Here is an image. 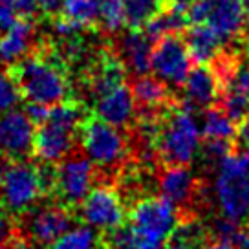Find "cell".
<instances>
[{
  "label": "cell",
  "instance_id": "6da1fadb",
  "mask_svg": "<svg viewBox=\"0 0 249 249\" xmlns=\"http://www.w3.org/2000/svg\"><path fill=\"white\" fill-rule=\"evenodd\" d=\"M68 66L52 44L35 46L33 52L9 66L20 95L26 103H42L53 107L66 101L71 90Z\"/></svg>",
  "mask_w": 249,
  "mask_h": 249
},
{
  "label": "cell",
  "instance_id": "7a4b0ae2",
  "mask_svg": "<svg viewBox=\"0 0 249 249\" xmlns=\"http://www.w3.org/2000/svg\"><path fill=\"white\" fill-rule=\"evenodd\" d=\"M200 138L202 130L196 123L193 108L172 101L161 110L156 134V154L163 167L191 163L202 148Z\"/></svg>",
  "mask_w": 249,
  "mask_h": 249
},
{
  "label": "cell",
  "instance_id": "3957f363",
  "mask_svg": "<svg viewBox=\"0 0 249 249\" xmlns=\"http://www.w3.org/2000/svg\"><path fill=\"white\" fill-rule=\"evenodd\" d=\"M86 117L88 114L81 101L66 99L53 105L46 119L35 128L33 156L39 161L59 163L70 154L77 136H81Z\"/></svg>",
  "mask_w": 249,
  "mask_h": 249
},
{
  "label": "cell",
  "instance_id": "277c9868",
  "mask_svg": "<svg viewBox=\"0 0 249 249\" xmlns=\"http://www.w3.org/2000/svg\"><path fill=\"white\" fill-rule=\"evenodd\" d=\"M214 202L222 218L242 224L249 218V150L231 152L216 169Z\"/></svg>",
  "mask_w": 249,
  "mask_h": 249
},
{
  "label": "cell",
  "instance_id": "5b68a950",
  "mask_svg": "<svg viewBox=\"0 0 249 249\" xmlns=\"http://www.w3.org/2000/svg\"><path fill=\"white\" fill-rule=\"evenodd\" d=\"M44 195L37 163L0 154V205L9 214L33 209Z\"/></svg>",
  "mask_w": 249,
  "mask_h": 249
},
{
  "label": "cell",
  "instance_id": "8992f818",
  "mask_svg": "<svg viewBox=\"0 0 249 249\" xmlns=\"http://www.w3.org/2000/svg\"><path fill=\"white\" fill-rule=\"evenodd\" d=\"M81 143L85 154L99 169H116L126 158V141L121 130L99 117H86L81 128Z\"/></svg>",
  "mask_w": 249,
  "mask_h": 249
},
{
  "label": "cell",
  "instance_id": "52a82bcc",
  "mask_svg": "<svg viewBox=\"0 0 249 249\" xmlns=\"http://www.w3.org/2000/svg\"><path fill=\"white\" fill-rule=\"evenodd\" d=\"M130 226L150 240L165 246L179 224L178 207L163 196H145L128 213Z\"/></svg>",
  "mask_w": 249,
  "mask_h": 249
},
{
  "label": "cell",
  "instance_id": "ba28073f",
  "mask_svg": "<svg viewBox=\"0 0 249 249\" xmlns=\"http://www.w3.org/2000/svg\"><path fill=\"white\" fill-rule=\"evenodd\" d=\"M95 165L90 161L88 156L68 154L57 163V176H55L53 196L59 203L66 207H79L88 193L93 189L95 181Z\"/></svg>",
  "mask_w": 249,
  "mask_h": 249
},
{
  "label": "cell",
  "instance_id": "9c48e42d",
  "mask_svg": "<svg viewBox=\"0 0 249 249\" xmlns=\"http://www.w3.org/2000/svg\"><path fill=\"white\" fill-rule=\"evenodd\" d=\"M79 216L86 226L97 231L114 233L116 229L123 227L126 211L116 189H112L110 185H97L81 202Z\"/></svg>",
  "mask_w": 249,
  "mask_h": 249
},
{
  "label": "cell",
  "instance_id": "30bf717a",
  "mask_svg": "<svg viewBox=\"0 0 249 249\" xmlns=\"http://www.w3.org/2000/svg\"><path fill=\"white\" fill-rule=\"evenodd\" d=\"M193 55L181 35H167L156 40L150 57V70L169 86H181L191 71Z\"/></svg>",
  "mask_w": 249,
  "mask_h": 249
},
{
  "label": "cell",
  "instance_id": "8fae6325",
  "mask_svg": "<svg viewBox=\"0 0 249 249\" xmlns=\"http://www.w3.org/2000/svg\"><path fill=\"white\" fill-rule=\"evenodd\" d=\"M26 214L24 229L26 236L35 246H50L53 244L62 233H66L71 227L73 216L71 209L57 203V205H40L33 207Z\"/></svg>",
  "mask_w": 249,
  "mask_h": 249
},
{
  "label": "cell",
  "instance_id": "7c38bea8",
  "mask_svg": "<svg viewBox=\"0 0 249 249\" xmlns=\"http://www.w3.org/2000/svg\"><path fill=\"white\" fill-rule=\"evenodd\" d=\"M35 124L24 110H9L0 116V154L24 160L33 154Z\"/></svg>",
  "mask_w": 249,
  "mask_h": 249
},
{
  "label": "cell",
  "instance_id": "4fadbf2b",
  "mask_svg": "<svg viewBox=\"0 0 249 249\" xmlns=\"http://www.w3.org/2000/svg\"><path fill=\"white\" fill-rule=\"evenodd\" d=\"M124 71L126 66L121 57L112 53L108 50H101L99 53L92 57L90 64L85 70V86L93 99L101 97L103 93L116 88L124 83Z\"/></svg>",
  "mask_w": 249,
  "mask_h": 249
},
{
  "label": "cell",
  "instance_id": "5bb4252c",
  "mask_svg": "<svg viewBox=\"0 0 249 249\" xmlns=\"http://www.w3.org/2000/svg\"><path fill=\"white\" fill-rule=\"evenodd\" d=\"M220 79L211 64H198L189 71L183 83V105L193 110H205L220 101Z\"/></svg>",
  "mask_w": 249,
  "mask_h": 249
},
{
  "label": "cell",
  "instance_id": "9a60e30c",
  "mask_svg": "<svg viewBox=\"0 0 249 249\" xmlns=\"http://www.w3.org/2000/svg\"><path fill=\"white\" fill-rule=\"evenodd\" d=\"M205 22L214 28L224 42H236L244 37V31L248 28V9L242 0H213Z\"/></svg>",
  "mask_w": 249,
  "mask_h": 249
},
{
  "label": "cell",
  "instance_id": "2e32d148",
  "mask_svg": "<svg viewBox=\"0 0 249 249\" xmlns=\"http://www.w3.org/2000/svg\"><path fill=\"white\" fill-rule=\"evenodd\" d=\"M136 107L138 105L134 99L132 88H128L126 83H123L95 99L93 116L114 124L117 128H123V126H128L134 119L138 110Z\"/></svg>",
  "mask_w": 249,
  "mask_h": 249
},
{
  "label": "cell",
  "instance_id": "e0dca14e",
  "mask_svg": "<svg viewBox=\"0 0 249 249\" xmlns=\"http://www.w3.org/2000/svg\"><path fill=\"white\" fill-rule=\"evenodd\" d=\"M200 191V181L187 165L165 167L160 176V193L176 207H185Z\"/></svg>",
  "mask_w": 249,
  "mask_h": 249
},
{
  "label": "cell",
  "instance_id": "ac0fdd59",
  "mask_svg": "<svg viewBox=\"0 0 249 249\" xmlns=\"http://www.w3.org/2000/svg\"><path fill=\"white\" fill-rule=\"evenodd\" d=\"M152 37L145 30H128L119 39V57L128 70L136 75H145L150 71L152 57Z\"/></svg>",
  "mask_w": 249,
  "mask_h": 249
},
{
  "label": "cell",
  "instance_id": "d6986e66",
  "mask_svg": "<svg viewBox=\"0 0 249 249\" xmlns=\"http://www.w3.org/2000/svg\"><path fill=\"white\" fill-rule=\"evenodd\" d=\"M35 39V22L28 18H17V22L0 35V62L15 64L30 52Z\"/></svg>",
  "mask_w": 249,
  "mask_h": 249
},
{
  "label": "cell",
  "instance_id": "ffe728a7",
  "mask_svg": "<svg viewBox=\"0 0 249 249\" xmlns=\"http://www.w3.org/2000/svg\"><path fill=\"white\" fill-rule=\"evenodd\" d=\"M183 39L193 55V61L198 64H211L224 46V39L207 22L191 24L185 30Z\"/></svg>",
  "mask_w": 249,
  "mask_h": 249
},
{
  "label": "cell",
  "instance_id": "44dd1931",
  "mask_svg": "<svg viewBox=\"0 0 249 249\" xmlns=\"http://www.w3.org/2000/svg\"><path fill=\"white\" fill-rule=\"evenodd\" d=\"M132 93L138 110H161L172 103L169 85L161 79L150 77L147 73L134 81Z\"/></svg>",
  "mask_w": 249,
  "mask_h": 249
},
{
  "label": "cell",
  "instance_id": "7402d4cb",
  "mask_svg": "<svg viewBox=\"0 0 249 249\" xmlns=\"http://www.w3.org/2000/svg\"><path fill=\"white\" fill-rule=\"evenodd\" d=\"M189 26H191V20H189V13H187L185 6L171 2L143 30L154 40H158L161 37H167V35H181V33H185Z\"/></svg>",
  "mask_w": 249,
  "mask_h": 249
},
{
  "label": "cell",
  "instance_id": "603a6c76",
  "mask_svg": "<svg viewBox=\"0 0 249 249\" xmlns=\"http://www.w3.org/2000/svg\"><path fill=\"white\" fill-rule=\"evenodd\" d=\"M171 0H124V26L128 30H143Z\"/></svg>",
  "mask_w": 249,
  "mask_h": 249
},
{
  "label": "cell",
  "instance_id": "cb8c5ba5",
  "mask_svg": "<svg viewBox=\"0 0 249 249\" xmlns=\"http://www.w3.org/2000/svg\"><path fill=\"white\" fill-rule=\"evenodd\" d=\"M202 136L205 140L216 141H233L236 140V126L234 121L227 116V112L222 107H211L205 110L202 124Z\"/></svg>",
  "mask_w": 249,
  "mask_h": 249
},
{
  "label": "cell",
  "instance_id": "d4e9b609",
  "mask_svg": "<svg viewBox=\"0 0 249 249\" xmlns=\"http://www.w3.org/2000/svg\"><path fill=\"white\" fill-rule=\"evenodd\" d=\"M101 240L97 229L90 226H75L70 227L66 233H62L48 249H99Z\"/></svg>",
  "mask_w": 249,
  "mask_h": 249
},
{
  "label": "cell",
  "instance_id": "484cf974",
  "mask_svg": "<svg viewBox=\"0 0 249 249\" xmlns=\"http://www.w3.org/2000/svg\"><path fill=\"white\" fill-rule=\"evenodd\" d=\"M61 17L81 30H88L97 26V0H62Z\"/></svg>",
  "mask_w": 249,
  "mask_h": 249
},
{
  "label": "cell",
  "instance_id": "4316f807",
  "mask_svg": "<svg viewBox=\"0 0 249 249\" xmlns=\"http://www.w3.org/2000/svg\"><path fill=\"white\" fill-rule=\"evenodd\" d=\"M207 240V231L205 226L198 218H191V220H183L179 222L178 227L174 229L171 236V242L178 244L183 249H198L202 248Z\"/></svg>",
  "mask_w": 249,
  "mask_h": 249
},
{
  "label": "cell",
  "instance_id": "83f0119b",
  "mask_svg": "<svg viewBox=\"0 0 249 249\" xmlns=\"http://www.w3.org/2000/svg\"><path fill=\"white\" fill-rule=\"evenodd\" d=\"M112 234L110 246L112 249H163L165 246L158 244V242L150 240L147 236H143L141 233H138L130 224L116 229Z\"/></svg>",
  "mask_w": 249,
  "mask_h": 249
},
{
  "label": "cell",
  "instance_id": "f1b7e54d",
  "mask_svg": "<svg viewBox=\"0 0 249 249\" xmlns=\"http://www.w3.org/2000/svg\"><path fill=\"white\" fill-rule=\"evenodd\" d=\"M97 24L108 33H117L124 26V0H97Z\"/></svg>",
  "mask_w": 249,
  "mask_h": 249
},
{
  "label": "cell",
  "instance_id": "f546056e",
  "mask_svg": "<svg viewBox=\"0 0 249 249\" xmlns=\"http://www.w3.org/2000/svg\"><path fill=\"white\" fill-rule=\"evenodd\" d=\"M20 99H22V95H20V90H18L13 75L9 73V70L0 68V116L15 108Z\"/></svg>",
  "mask_w": 249,
  "mask_h": 249
},
{
  "label": "cell",
  "instance_id": "4dcf8cb0",
  "mask_svg": "<svg viewBox=\"0 0 249 249\" xmlns=\"http://www.w3.org/2000/svg\"><path fill=\"white\" fill-rule=\"evenodd\" d=\"M15 248V226L8 211L0 209V249Z\"/></svg>",
  "mask_w": 249,
  "mask_h": 249
},
{
  "label": "cell",
  "instance_id": "1f68e13d",
  "mask_svg": "<svg viewBox=\"0 0 249 249\" xmlns=\"http://www.w3.org/2000/svg\"><path fill=\"white\" fill-rule=\"evenodd\" d=\"M17 9L13 0H0V35L17 22Z\"/></svg>",
  "mask_w": 249,
  "mask_h": 249
},
{
  "label": "cell",
  "instance_id": "d6a6232c",
  "mask_svg": "<svg viewBox=\"0 0 249 249\" xmlns=\"http://www.w3.org/2000/svg\"><path fill=\"white\" fill-rule=\"evenodd\" d=\"M15 2V9L18 18H28V20H33L42 13L39 6V0H13Z\"/></svg>",
  "mask_w": 249,
  "mask_h": 249
},
{
  "label": "cell",
  "instance_id": "836d02e7",
  "mask_svg": "<svg viewBox=\"0 0 249 249\" xmlns=\"http://www.w3.org/2000/svg\"><path fill=\"white\" fill-rule=\"evenodd\" d=\"M24 112H26V114H28V117L33 121V124L37 126V124H40L48 117L50 107H48V105H42V103H26V108H24Z\"/></svg>",
  "mask_w": 249,
  "mask_h": 249
},
{
  "label": "cell",
  "instance_id": "e575fe53",
  "mask_svg": "<svg viewBox=\"0 0 249 249\" xmlns=\"http://www.w3.org/2000/svg\"><path fill=\"white\" fill-rule=\"evenodd\" d=\"M39 6L42 15H46L48 18H53V17L61 15L62 0H39Z\"/></svg>",
  "mask_w": 249,
  "mask_h": 249
},
{
  "label": "cell",
  "instance_id": "d590c367",
  "mask_svg": "<svg viewBox=\"0 0 249 249\" xmlns=\"http://www.w3.org/2000/svg\"><path fill=\"white\" fill-rule=\"evenodd\" d=\"M236 141L242 148L249 150V116L240 119V124L236 126Z\"/></svg>",
  "mask_w": 249,
  "mask_h": 249
},
{
  "label": "cell",
  "instance_id": "8d00e7d4",
  "mask_svg": "<svg viewBox=\"0 0 249 249\" xmlns=\"http://www.w3.org/2000/svg\"><path fill=\"white\" fill-rule=\"evenodd\" d=\"M198 249H238V246H234L231 242L214 240V242H205L202 248H198Z\"/></svg>",
  "mask_w": 249,
  "mask_h": 249
},
{
  "label": "cell",
  "instance_id": "74e56055",
  "mask_svg": "<svg viewBox=\"0 0 249 249\" xmlns=\"http://www.w3.org/2000/svg\"><path fill=\"white\" fill-rule=\"evenodd\" d=\"M240 248L242 249H249V226L244 227V233H242V240H240Z\"/></svg>",
  "mask_w": 249,
  "mask_h": 249
},
{
  "label": "cell",
  "instance_id": "f35d334b",
  "mask_svg": "<svg viewBox=\"0 0 249 249\" xmlns=\"http://www.w3.org/2000/svg\"><path fill=\"white\" fill-rule=\"evenodd\" d=\"M171 2H174V4H181V6H185V8H189L195 0H171Z\"/></svg>",
  "mask_w": 249,
  "mask_h": 249
},
{
  "label": "cell",
  "instance_id": "ab89813d",
  "mask_svg": "<svg viewBox=\"0 0 249 249\" xmlns=\"http://www.w3.org/2000/svg\"><path fill=\"white\" fill-rule=\"evenodd\" d=\"M163 249H183V248H179L178 244H174V242H167V244H165V248Z\"/></svg>",
  "mask_w": 249,
  "mask_h": 249
},
{
  "label": "cell",
  "instance_id": "60d3db41",
  "mask_svg": "<svg viewBox=\"0 0 249 249\" xmlns=\"http://www.w3.org/2000/svg\"><path fill=\"white\" fill-rule=\"evenodd\" d=\"M242 4H244V6H246V9L249 11V0H242Z\"/></svg>",
  "mask_w": 249,
  "mask_h": 249
},
{
  "label": "cell",
  "instance_id": "b9f144b4",
  "mask_svg": "<svg viewBox=\"0 0 249 249\" xmlns=\"http://www.w3.org/2000/svg\"><path fill=\"white\" fill-rule=\"evenodd\" d=\"M99 249H112V246H99Z\"/></svg>",
  "mask_w": 249,
  "mask_h": 249
}]
</instances>
